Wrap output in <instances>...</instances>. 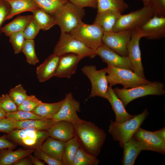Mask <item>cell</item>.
I'll return each instance as SVG.
<instances>
[{"mask_svg":"<svg viewBox=\"0 0 165 165\" xmlns=\"http://www.w3.org/2000/svg\"><path fill=\"white\" fill-rule=\"evenodd\" d=\"M6 113L0 108V119L6 117Z\"/></svg>","mask_w":165,"mask_h":165,"instance_id":"f907efd6","label":"cell"},{"mask_svg":"<svg viewBox=\"0 0 165 165\" xmlns=\"http://www.w3.org/2000/svg\"><path fill=\"white\" fill-rule=\"evenodd\" d=\"M144 6H148L149 0H141Z\"/></svg>","mask_w":165,"mask_h":165,"instance_id":"816d5d0a","label":"cell"},{"mask_svg":"<svg viewBox=\"0 0 165 165\" xmlns=\"http://www.w3.org/2000/svg\"><path fill=\"white\" fill-rule=\"evenodd\" d=\"M102 61L108 65L128 69L133 71L132 65L127 57L121 56L103 44L95 51ZM134 72V71H133Z\"/></svg>","mask_w":165,"mask_h":165,"instance_id":"9a60e30c","label":"cell"},{"mask_svg":"<svg viewBox=\"0 0 165 165\" xmlns=\"http://www.w3.org/2000/svg\"><path fill=\"white\" fill-rule=\"evenodd\" d=\"M164 88L163 83L155 81L128 89L117 87L113 90L125 107L131 101L140 97L148 95H163L165 94Z\"/></svg>","mask_w":165,"mask_h":165,"instance_id":"277c9868","label":"cell"},{"mask_svg":"<svg viewBox=\"0 0 165 165\" xmlns=\"http://www.w3.org/2000/svg\"><path fill=\"white\" fill-rule=\"evenodd\" d=\"M133 137L139 142L142 150L151 151L165 154V141L159 138L154 131L147 130L140 127Z\"/></svg>","mask_w":165,"mask_h":165,"instance_id":"5bb4252c","label":"cell"},{"mask_svg":"<svg viewBox=\"0 0 165 165\" xmlns=\"http://www.w3.org/2000/svg\"><path fill=\"white\" fill-rule=\"evenodd\" d=\"M132 30L104 32L103 44L119 55L127 57V45L130 40Z\"/></svg>","mask_w":165,"mask_h":165,"instance_id":"8fae6325","label":"cell"},{"mask_svg":"<svg viewBox=\"0 0 165 165\" xmlns=\"http://www.w3.org/2000/svg\"><path fill=\"white\" fill-rule=\"evenodd\" d=\"M16 129L31 128L39 130L47 131L55 121L52 118L15 121Z\"/></svg>","mask_w":165,"mask_h":165,"instance_id":"4316f807","label":"cell"},{"mask_svg":"<svg viewBox=\"0 0 165 165\" xmlns=\"http://www.w3.org/2000/svg\"><path fill=\"white\" fill-rule=\"evenodd\" d=\"M60 58V56L53 53L37 67L36 76L39 82H44L55 76Z\"/></svg>","mask_w":165,"mask_h":165,"instance_id":"d6986e66","label":"cell"},{"mask_svg":"<svg viewBox=\"0 0 165 165\" xmlns=\"http://www.w3.org/2000/svg\"><path fill=\"white\" fill-rule=\"evenodd\" d=\"M35 47V42L34 40L25 39L21 50V52L25 56L27 62L32 65H35L39 62Z\"/></svg>","mask_w":165,"mask_h":165,"instance_id":"836d02e7","label":"cell"},{"mask_svg":"<svg viewBox=\"0 0 165 165\" xmlns=\"http://www.w3.org/2000/svg\"><path fill=\"white\" fill-rule=\"evenodd\" d=\"M153 16L150 7L148 6H144L139 9L127 14H122L112 31L138 29Z\"/></svg>","mask_w":165,"mask_h":165,"instance_id":"9c48e42d","label":"cell"},{"mask_svg":"<svg viewBox=\"0 0 165 165\" xmlns=\"http://www.w3.org/2000/svg\"><path fill=\"white\" fill-rule=\"evenodd\" d=\"M9 4L10 9L6 20L22 12L39 8L34 0H5Z\"/></svg>","mask_w":165,"mask_h":165,"instance_id":"d4e9b609","label":"cell"},{"mask_svg":"<svg viewBox=\"0 0 165 165\" xmlns=\"http://www.w3.org/2000/svg\"><path fill=\"white\" fill-rule=\"evenodd\" d=\"M104 32L98 25L86 24L81 22L69 33L95 52L103 44Z\"/></svg>","mask_w":165,"mask_h":165,"instance_id":"52a82bcc","label":"cell"},{"mask_svg":"<svg viewBox=\"0 0 165 165\" xmlns=\"http://www.w3.org/2000/svg\"><path fill=\"white\" fill-rule=\"evenodd\" d=\"M10 9L9 4L5 0H0V35L2 25L6 20Z\"/></svg>","mask_w":165,"mask_h":165,"instance_id":"ee69618b","label":"cell"},{"mask_svg":"<svg viewBox=\"0 0 165 165\" xmlns=\"http://www.w3.org/2000/svg\"><path fill=\"white\" fill-rule=\"evenodd\" d=\"M65 142L49 136L42 144L39 149L51 157L62 161Z\"/></svg>","mask_w":165,"mask_h":165,"instance_id":"7402d4cb","label":"cell"},{"mask_svg":"<svg viewBox=\"0 0 165 165\" xmlns=\"http://www.w3.org/2000/svg\"><path fill=\"white\" fill-rule=\"evenodd\" d=\"M18 106L8 94H3L0 97V108L6 113L17 111Z\"/></svg>","mask_w":165,"mask_h":165,"instance_id":"74e56055","label":"cell"},{"mask_svg":"<svg viewBox=\"0 0 165 165\" xmlns=\"http://www.w3.org/2000/svg\"><path fill=\"white\" fill-rule=\"evenodd\" d=\"M16 129L15 122L6 117L0 119V132L9 134Z\"/></svg>","mask_w":165,"mask_h":165,"instance_id":"7bdbcfd3","label":"cell"},{"mask_svg":"<svg viewBox=\"0 0 165 165\" xmlns=\"http://www.w3.org/2000/svg\"><path fill=\"white\" fill-rule=\"evenodd\" d=\"M143 37L159 39L165 37V17L153 16L139 28Z\"/></svg>","mask_w":165,"mask_h":165,"instance_id":"e0dca14e","label":"cell"},{"mask_svg":"<svg viewBox=\"0 0 165 165\" xmlns=\"http://www.w3.org/2000/svg\"><path fill=\"white\" fill-rule=\"evenodd\" d=\"M40 30L38 24L33 17L23 31L25 39L34 40Z\"/></svg>","mask_w":165,"mask_h":165,"instance_id":"ab89813d","label":"cell"},{"mask_svg":"<svg viewBox=\"0 0 165 165\" xmlns=\"http://www.w3.org/2000/svg\"><path fill=\"white\" fill-rule=\"evenodd\" d=\"M31 12L41 30H47L56 24L53 16L40 8L35 9Z\"/></svg>","mask_w":165,"mask_h":165,"instance_id":"f1b7e54d","label":"cell"},{"mask_svg":"<svg viewBox=\"0 0 165 165\" xmlns=\"http://www.w3.org/2000/svg\"><path fill=\"white\" fill-rule=\"evenodd\" d=\"M47 131L50 136L64 142L76 136L74 125L72 123L66 121L55 122Z\"/></svg>","mask_w":165,"mask_h":165,"instance_id":"ac0fdd59","label":"cell"},{"mask_svg":"<svg viewBox=\"0 0 165 165\" xmlns=\"http://www.w3.org/2000/svg\"><path fill=\"white\" fill-rule=\"evenodd\" d=\"M33 153L34 156L48 165H64L62 161L51 157L39 148L35 149Z\"/></svg>","mask_w":165,"mask_h":165,"instance_id":"b9f144b4","label":"cell"},{"mask_svg":"<svg viewBox=\"0 0 165 165\" xmlns=\"http://www.w3.org/2000/svg\"><path fill=\"white\" fill-rule=\"evenodd\" d=\"M34 0L40 9L52 15L68 1V0Z\"/></svg>","mask_w":165,"mask_h":165,"instance_id":"d6a6232c","label":"cell"},{"mask_svg":"<svg viewBox=\"0 0 165 165\" xmlns=\"http://www.w3.org/2000/svg\"><path fill=\"white\" fill-rule=\"evenodd\" d=\"M128 8L124 0H97V13L113 10L122 14Z\"/></svg>","mask_w":165,"mask_h":165,"instance_id":"4dcf8cb0","label":"cell"},{"mask_svg":"<svg viewBox=\"0 0 165 165\" xmlns=\"http://www.w3.org/2000/svg\"><path fill=\"white\" fill-rule=\"evenodd\" d=\"M75 128L81 146L88 153L97 157L106 139L105 132L94 123L82 119Z\"/></svg>","mask_w":165,"mask_h":165,"instance_id":"6da1fadb","label":"cell"},{"mask_svg":"<svg viewBox=\"0 0 165 165\" xmlns=\"http://www.w3.org/2000/svg\"><path fill=\"white\" fill-rule=\"evenodd\" d=\"M84 58L82 56L72 53L60 56L55 76L60 78H71L75 73L79 63Z\"/></svg>","mask_w":165,"mask_h":165,"instance_id":"2e32d148","label":"cell"},{"mask_svg":"<svg viewBox=\"0 0 165 165\" xmlns=\"http://www.w3.org/2000/svg\"><path fill=\"white\" fill-rule=\"evenodd\" d=\"M106 68L108 82L112 86L120 84L123 88L128 89L151 82L128 69L110 65H108Z\"/></svg>","mask_w":165,"mask_h":165,"instance_id":"8992f818","label":"cell"},{"mask_svg":"<svg viewBox=\"0 0 165 165\" xmlns=\"http://www.w3.org/2000/svg\"><path fill=\"white\" fill-rule=\"evenodd\" d=\"M33 18L32 14L19 16L2 27V32L6 35L9 37L13 33L23 31Z\"/></svg>","mask_w":165,"mask_h":165,"instance_id":"484cf974","label":"cell"},{"mask_svg":"<svg viewBox=\"0 0 165 165\" xmlns=\"http://www.w3.org/2000/svg\"><path fill=\"white\" fill-rule=\"evenodd\" d=\"M85 14L83 8L69 1L53 15L59 27L61 33H69L81 22Z\"/></svg>","mask_w":165,"mask_h":165,"instance_id":"3957f363","label":"cell"},{"mask_svg":"<svg viewBox=\"0 0 165 165\" xmlns=\"http://www.w3.org/2000/svg\"><path fill=\"white\" fill-rule=\"evenodd\" d=\"M16 147V145L8 139L6 135L0 137V150L3 149H14Z\"/></svg>","mask_w":165,"mask_h":165,"instance_id":"bcb514c9","label":"cell"},{"mask_svg":"<svg viewBox=\"0 0 165 165\" xmlns=\"http://www.w3.org/2000/svg\"><path fill=\"white\" fill-rule=\"evenodd\" d=\"M143 35L139 28L132 31L130 40L127 46L128 56L134 72L138 75L145 78L141 62L139 46L140 39Z\"/></svg>","mask_w":165,"mask_h":165,"instance_id":"4fadbf2b","label":"cell"},{"mask_svg":"<svg viewBox=\"0 0 165 165\" xmlns=\"http://www.w3.org/2000/svg\"><path fill=\"white\" fill-rule=\"evenodd\" d=\"M33 149L20 148L16 151L11 149L0 150V165H12L21 158L33 153Z\"/></svg>","mask_w":165,"mask_h":165,"instance_id":"cb8c5ba5","label":"cell"},{"mask_svg":"<svg viewBox=\"0 0 165 165\" xmlns=\"http://www.w3.org/2000/svg\"><path fill=\"white\" fill-rule=\"evenodd\" d=\"M122 14L113 10L97 13L94 23L99 26L104 32H111Z\"/></svg>","mask_w":165,"mask_h":165,"instance_id":"44dd1931","label":"cell"},{"mask_svg":"<svg viewBox=\"0 0 165 165\" xmlns=\"http://www.w3.org/2000/svg\"><path fill=\"white\" fill-rule=\"evenodd\" d=\"M6 117L14 121L45 119L33 112L18 110L11 113H6Z\"/></svg>","mask_w":165,"mask_h":165,"instance_id":"e575fe53","label":"cell"},{"mask_svg":"<svg viewBox=\"0 0 165 165\" xmlns=\"http://www.w3.org/2000/svg\"><path fill=\"white\" fill-rule=\"evenodd\" d=\"M42 102L34 95H28L22 103L18 106V110L33 112Z\"/></svg>","mask_w":165,"mask_h":165,"instance_id":"8d00e7d4","label":"cell"},{"mask_svg":"<svg viewBox=\"0 0 165 165\" xmlns=\"http://www.w3.org/2000/svg\"><path fill=\"white\" fill-rule=\"evenodd\" d=\"M6 137L16 145L27 149L39 148L42 144L50 136L47 131L27 128L15 129L5 134Z\"/></svg>","mask_w":165,"mask_h":165,"instance_id":"5b68a950","label":"cell"},{"mask_svg":"<svg viewBox=\"0 0 165 165\" xmlns=\"http://www.w3.org/2000/svg\"><path fill=\"white\" fill-rule=\"evenodd\" d=\"M28 156L31 159L33 164L35 165H45V163L44 162L42 161L35 156H33L31 154H30Z\"/></svg>","mask_w":165,"mask_h":165,"instance_id":"c3c4849f","label":"cell"},{"mask_svg":"<svg viewBox=\"0 0 165 165\" xmlns=\"http://www.w3.org/2000/svg\"><path fill=\"white\" fill-rule=\"evenodd\" d=\"M99 163L97 157L86 152L80 146L75 156L73 165H97Z\"/></svg>","mask_w":165,"mask_h":165,"instance_id":"1f68e13d","label":"cell"},{"mask_svg":"<svg viewBox=\"0 0 165 165\" xmlns=\"http://www.w3.org/2000/svg\"><path fill=\"white\" fill-rule=\"evenodd\" d=\"M80 146L76 136L65 142L61 158L64 165H73L75 156Z\"/></svg>","mask_w":165,"mask_h":165,"instance_id":"83f0119b","label":"cell"},{"mask_svg":"<svg viewBox=\"0 0 165 165\" xmlns=\"http://www.w3.org/2000/svg\"><path fill=\"white\" fill-rule=\"evenodd\" d=\"M105 99L108 101L115 113V122L122 123L130 119L134 116V115H130L127 111L123 102L116 96L111 85L108 86Z\"/></svg>","mask_w":165,"mask_h":165,"instance_id":"ffe728a7","label":"cell"},{"mask_svg":"<svg viewBox=\"0 0 165 165\" xmlns=\"http://www.w3.org/2000/svg\"><path fill=\"white\" fill-rule=\"evenodd\" d=\"M81 71L91 82V90L88 98L98 96L105 99L108 86L106 68L97 70L95 66L85 65Z\"/></svg>","mask_w":165,"mask_h":165,"instance_id":"30bf717a","label":"cell"},{"mask_svg":"<svg viewBox=\"0 0 165 165\" xmlns=\"http://www.w3.org/2000/svg\"><path fill=\"white\" fill-rule=\"evenodd\" d=\"M53 53L60 56L68 53L94 58L96 52L90 49L82 42L74 38L69 33H61L59 39L53 50Z\"/></svg>","mask_w":165,"mask_h":165,"instance_id":"ba28073f","label":"cell"},{"mask_svg":"<svg viewBox=\"0 0 165 165\" xmlns=\"http://www.w3.org/2000/svg\"><path fill=\"white\" fill-rule=\"evenodd\" d=\"M148 6L153 16L165 17V0H149Z\"/></svg>","mask_w":165,"mask_h":165,"instance_id":"60d3db41","label":"cell"},{"mask_svg":"<svg viewBox=\"0 0 165 165\" xmlns=\"http://www.w3.org/2000/svg\"><path fill=\"white\" fill-rule=\"evenodd\" d=\"M156 134L161 139L165 141V127L154 131Z\"/></svg>","mask_w":165,"mask_h":165,"instance_id":"681fc988","label":"cell"},{"mask_svg":"<svg viewBox=\"0 0 165 165\" xmlns=\"http://www.w3.org/2000/svg\"><path fill=\"white\" fill-rule=\"evenodd\" d=\"M64 100L61 108L52 119L55 122L64 120L71 122L75 127L82 120L77 113L80 111V104L71 92L65 95Z\"/></svg>","mask_w":165,"mask_h":165,"instance_id":"7c38bea8","label":"cell"},{"mask_svg":"<svg viewBox=\"0 0 165 165\" xmlns=\"http://www.w3.org/2000/svg\"><path fill=\"white\" fill-rule=\"evenodd\" d=\"M123 148V164L134 165L137 157L142 150L140 143L132 137L125 144Z\"/></svg>","mask_w":165,"mask_h":165,"instance_id":"603a6c76","label":"cell"},{"mask_svg":"<svg viewBox=\"0 0 165 165\" xmlns=\"http://www.w3.org/2000/svg\"><path fill=\"white\" fill-rule=\"evenodd\" d=\"M148 114L147 109L133 117L122 123H117L111 120L108 132L113 139L118 141L123 148L125 144L133 136L140 127Z\"/></svg>","mask_w":165,"mask_h":165,"instance_id":"7a4b0ae2","label":"cell"},{"mask_svg":"<svg viewBox=\"0 0 165 165\" xmlns=\"http://www.w3.org/2000/svg\"><path fill=\"white\" fill-rule=\"evenodd\" d=\"M13 165H32L31 160L28 156L22 157L15 162Z\"/></svg>","mask_w":165,"mask_h":165,"instance_id":"7dc6e473","label":"cell"},{"mask_svg":"<svg viewBox=\"0 0 165 165\" xmlns=\"http://www.w3.org/2000/svg\"><path fill=\"white\" fill-rule=\"evenodd\" d=\"M9 37V42L12 45L14 54H18L21 52L22 49L25 39L23 31L13 33Z\"/></svg>","mask_w":165,"mask_h":165,"instance_id":"f35d334b","label":"cell"},{"mask_svg":"<svg viewBox=\"0 0 165 165\" xmlns=\"http://www.w3.org/2000/svg\"><path fill=\"white\" fill-rule=\"evenodd\" d=\"M64 101L63 99L60 101L51 103L42 102L33 112L45 119L52 118L61 108Z\"/></svg>","mask_w":165,"mask_h":165,"instance_id":"f546056e","label":"cell"},{"mask_svg":"<svg viewBox=\"0 0 165 165\" xmlns=\"http://www.w3.org/2000/svg\"><path fill=\"white\" fill-rule=\"evenodd\" d=\"M8 94L18 106L22 103L28 96L26 90L21 84L11 89Z\"/></svg>","mask_w":165,"mask_h":165,"instance_id":"d590c367","label":"cell"},{"mask_svg":"<svg viewBox=\"0 0 165 165\" xmlns=\"http://www.w3.org/2000/svg\"><path fill=\"white\" fill-rule=\"evenodd\" d=\"M69 1L75 6L82 8L90 7L96 9L97 7V0H69Z\"/></svg>","mask_w":165,"mask_h":165,"instance_id":"f6af8a7d","label":"cell"}]
</instances>
